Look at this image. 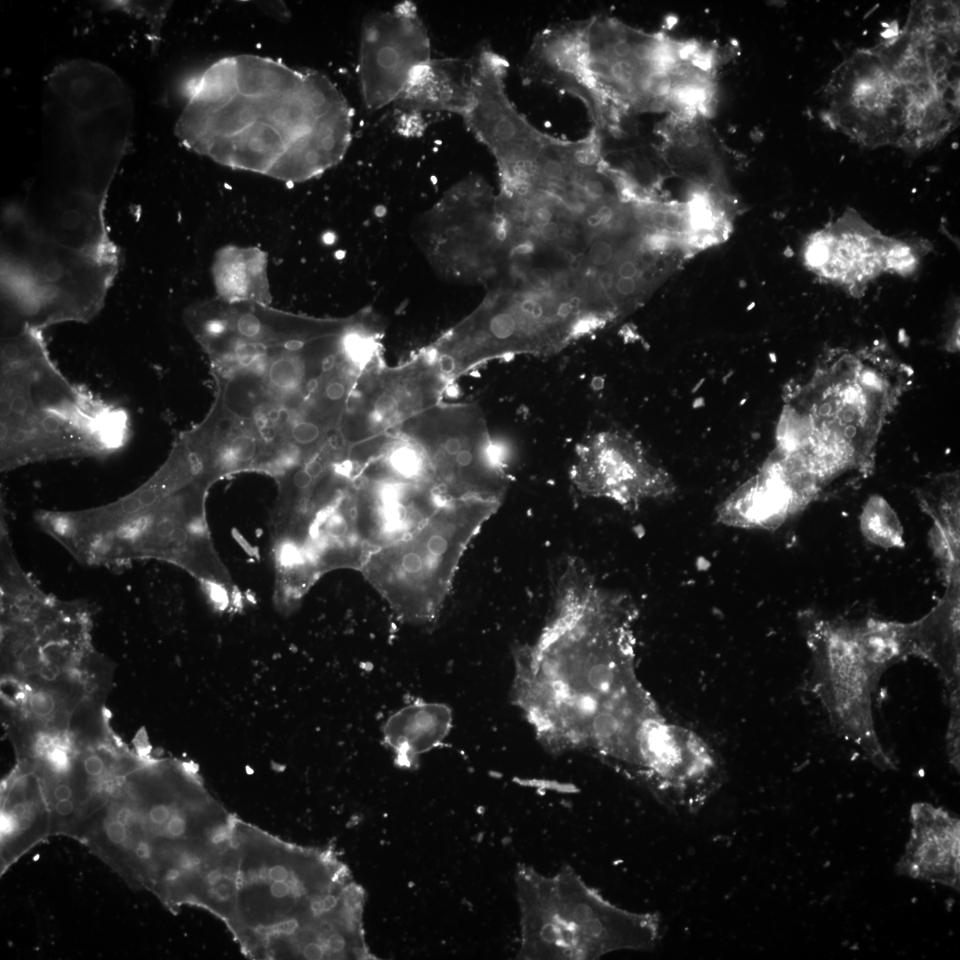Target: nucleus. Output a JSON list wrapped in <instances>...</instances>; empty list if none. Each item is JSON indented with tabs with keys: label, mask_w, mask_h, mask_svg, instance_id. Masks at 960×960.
<instances>
[{
	"label": "nucleus",
	"mask_w": 960,
	"mask_h": 960,
	"mask_svg": "<svg viewBox=\"0 0 960 960\" xmlns=\"http://www.w3.org/2000/svg\"><path fill=\"white\" fill-rule=\"evenodd\" d=\"M183 93L175 135L231 168L301 182L338 164L352 139V109L326 76L268 57L220 59Z\"/></svg>",
	"instance_id": "obj_1"
},
{
	"label": "nucleus",
	"mask_w": 960,
	"mask_h": 960,
	"mask_svg": "<svg viewBox=\"0 0 960 960\" xmlns=\"http://www.w3.org/2000/svg\"><path fill=\"white\" fill-rule=\"evenodd\" d=\"M145 483L102 506L77 510L73 531L92 566L122 569L156 559L185 570L200 582L231 594L230 575L213 546L205 500L214 484L181 436Z\"/></svg>",
	"instance_id": "obj_2"
},
{
	"label": "nucleus",
	"mask_w": 960,
	"mask_h": 960,
	"mask_svg": "<svg viewBox=\"0 0 960 960\" xmlns=\"http://www.w3.org/2000/svg\"><path fill=\"white\" fill-rule=\"evenodd\" d=\"M0 362L2 471L50 460L102 459L126 445V411L69 381L52 361L42 331L2 332Z\"/></svg>",
	"instance_id": "obj_3"
},
{
	"label": "nucleus",
	"mask_w": 960,
	"mask_h": 960,
	"mask_svg": "<svg viewBox=\"0 0 960 960\" xmlns=\"http://www.w3.org/2000/svg\"><path fill=\"white\" fill-rule=\"evenodd\" d=\"M584 64L599 132L645 113L700 115L715 92L713 53L693 43L646 32L620 20L585 19Z\"/></svg>",
	"instance_id": "obj_4"
},
{
	"label": "nucleus",
	"mask_w": 960,
	"mask_h": 960,
	"mask_svg": "<svg viewBox=\"0 0 960 960\" xmlns=\"http://www.w3.org/2000/svg\"><path fill=\"white\" fill-rule=\"evenodd\" d=\"M829 105L841 130L865 147L917 153L955 128L959 98L948 84L880 44L835 70Z\"/></svg>",
	"instance_id": "obj_5"
},
{
	"label": "nucleus",
	"mask_w": 960,
	"mask_h": 960,
	"mask_svg": "<svg viewBox=\"0 0 960 960\" xmlns=\"http://www.w3.org/2000/svg\"><path fill=\"white\" fill-rule=\"evenodd\" d=\"M1 261L2 331H42L64 322L85 323L101 309L118 269L114 244L78 248L33 229L11 210Z\"/></svg>",
	"instance_id": "obj_6"
},
{
	"label": "nucleus",
	"mask_w": 960,
	"mask_h": 960,
	"mask_svg": "<svg viewBox=\"0 0 960 960\" xmlns=\"http://www.w3.org/2000/svg\"><path fill=\"white\" fill-rule=\"evenodd\" d=\"M516 884L521 959H597L618 950H651L659 941L656 914L612 904L570 866L544 876L518 865Z\"/></svg>",
	"instance_id": "obj_7"
},
{
	"label": "nucleus",
	"mask_w": 960,
	"mask_h": 960,
	"mask_svg": "<svg viewBox=\"0 0 960 960\" xmlns=\"http://www.w3.org/2000/svg\"><path fill=\"white\" fill-rule=\"evenodd\" d=\"M892 404V388L881 371L856 355H841L817 369L798 408L787 409L781 447L812 476L828 477L869 455Z\"/></svg>",
	"instance_id": "obj_8"
},
{
	"label": "nucleus",
	"mask_w": 960,
	"mask_h": 960,
	"mask_svg": "<svg viewBox=\"0 0 960 960\" xmlns=\"http://www.w3.org/2000/svg\"><path fill=\"white\" fill-rule=\"evenodd\" d=\"M500 504L447 500L412 530L366 555L360 569L398 620L423 625L436 620L464 552Z\"/></svg>",
	"instance_id": "obj_9"
},
{
	"label": "nucleus",
	"mask_w": 960,
	"mask_h": 960,
	"mask_svg": "<svg viewBox=\"0 0 960 960\" xmlns=\"http://www.w3.org/2000/svg\"><path fill=\"white\" fill-rule=\"evenodd\" d=\"M812 683L836 728L883 770L893 768L877 738L872 693L882 674L910 654L905 624L869 620L820 623L811 631Z\"/></svg>",
	"instance_id": "obj_10"
},
{
	"label": "nucleus",
	"mask_w": 960,
	"mask_h": 960,
	"mask_svg": "<svg viewBox=\"0 0 960 960\" xmlns=\"http://www.w3.org/2000/svg\"><path fill=\"white\" fill-rule=\"evenodd\" d=\"M429 60V38L412 2L366 18L358 62L365 108L375 111L395 102L413 70Z\"/></svg>",
	"instance_id": "obj_11"
},
{
	"label": "nucleus",
	"mask_w": 960,
	"mask_h": 960,
	"mask_svg": "<svg viewBox=\"0 0 960 960\" xmlns=\"http://www.w3.org/2000/svg\"><path fill=\"white\" fill-rule=\"evenodd\" d=\"M570 479L583 495L633 508L669 491L668 477L625 433H595L576 447Z\"/></svg>",
	"instance_id": "obj_12"
},
{
	"label": "nucleus",
	"mask_w": 960,
	"mask_h": 960,
	"mask_svg": "<svg viewBox=\"0 0 960 960\" xmlns=\"http://www.w3.org/2000/svg\"><path fill=\"white\" fill-rule=\"evenodd\" d=\"M896 240L882 236L850 212L806 242V266L831 282L851 288L864 285L888 263Z\"/></svg>",
	"instance_id": "obj_13"
},
{
	"label": "nucleus",
	"mask_w": 960,
	"mask_h": 960,
	"mask_svg": "<svg viewBox=\"0 0 960 960\" xmlns=\"http://www.w3.org/2000/svg\"><path fill=\"white\" fill-rule=\"evenodd\" d=\"M585 20L548 26L539 32L521 66L526 84L548 86L579 100L591 119L596 100L584 65Z\"/></svg>",
	"instance_id": "obj_14"
},
{
	"label": "nucleus",
	"mask_w": 960,
	"mask_h": 960,
	"mask_svg": "<svg viewBox=\"0 0 960 960\" xmlns=\"http://www.w3.org/2000/svg\"><path fill=\"white\" fill-rule=\"evenodd\" d=\"M909 840L896 865L900 875L959 890L960 821L941 807L916 803Z\"/></svg>",
	"instance_id": "obj_15"
},
{
	"label": "nucleus",
	"mask_w": 960,
	"mask_h": 960,
	"mask_svg": "<svg viewBox=\"0 0 960 960\" xmlns=\"http://www.w3.org/2000/svg\"><path fill=\"white\" fill-rule=\"evenodd\" d=\"M654 132L667 169L689 180L692 195L725 196L719 155L706 116L669 115Z\"/></svg>",
	"instance_id": "obj_16"
},
{
	"label": "nucleus",
	"mask_w": 960,
	"mask_h": 960,
	"mask_svg": "<svg viewBox=\"0 0 960 960\" xmlns=\"http://www.w3.org/2000/svg\"><path fill=\"white\" fill-rule=\"evenodd\" d=\"M452 727V712L442 702L417 699L391 714L381 728L382 741L396 767L413 770L422 755L440 748Z\"/></svg>",
	"instance_id": "obj_17"
},
{
	"label": "nucleus",
	"mask_w": 960,
	"mask_h": 960,
	"mask_svg": "<svg viewBox=\"0 0 960 960\" xmlns=\"http://www.w3.org/2000/svg\"><path fill=\"white\" fill-rule=\"evenodd\" d=\"M472 58L429 60L417 67L395 103L410 112L446 111L461 116L471 100Z\"/></svg>",
	"instance_id": "obj_18"
},
{
	"label": "nucleus",
	"mask_w": 960,
	"mask_h": 960,
	"mask_svg": "<svg viewBox=\"0 0 960 960\" xmlns=\"http://www.w3.org/2000/svg\"><path fill=\"white\" fill-rule=\"evenodd\" d=\"M950 592L926 617L916 621L915 654L941 673L950 692L951 716L959 715L958 596Z\"/></svg>",
	"instance_id": "obj_19"
},
{
	"label": "nucleus",
	"mask_w": 960,
	"mask_h": 960,
	"mask_svg": "<svg viewBox=\"0 0 960 960\" xmlns=\"http://www.w3.org/2000/svg\"><path fill=\"white\" fill-rule=\"evenodd\" d=\"M267 254L258 248L228 246L217 252L212 276L217 293L229 303L271 300L267 277Z\"/></svg>",
	"instance_id": "obj_20"
},
{
	"label": "nucleus",
	"mask_w": 960,
	"mask_h": 960,
	"mask_svg": "<svg viewBox=\"0 0 960 960\" xmlns=\"http://www.w3.org/2000/svg\"><path fill=\"white\" fill-rule=\"evenodd\" d=\"M171 1H131L114 0L104 2L103 5L109 10H116L143 19L148 25L150 35L149 40L155 49L161 38V28L172 6Z\"/></svg>",
	"instance_id": "obj_21"
},
{
	"label": "nucleus",
	"mask_w": 960,
	"mask_h": 960,
	"mask_svg": "<svg viewBox=\"0 0 960 960\" xmlns=\"http://www.w3.org/2000/svg\"><path fill=\"white\" fill-rule=\"evenodd\" d=\"M58 702L52 693L46 691L31 692L28 698V708L37 719L45 720L53 716Z\"/></svg>",
	"instance_id": "obj_22"
},
{
	"label": "nucleus",
	"mask_w": 960,
	"mask_h": 960,
	"mask_svg": "<svg viewBox=\"0 0 960 960\" xmlns=\"http://www.w3.org/2000/svg\"><path fill=\"white\" fill-rule=\"evenodd\" d=\"M615 253V244L612 240L600 238L594 241L589 246L588 260L593 267L604 268L612 260L618 259Z\"/></svg>",
	"instance_id": "obj_23"
},
{
	"label": "nucleus",
	"mask_w": 960,
	"mask_h": 960,
	"mask_svg": "<svg viewBox=\"0 0 960 960\" xmlns=\"http://www.w3.org/2000/svg\"><path fill=\"white\" fill-rule=\"evenodd\" d=\"M554 280L550 272L544 268H535L526 275L528 289L535 292L552 290Z\"/></svg>",
	"instance_id": "obj_24"
},
{
	"label": "nucleus",
	"mask_w": 960,
	"mask_h": 960,
	"mask_svg": "<svg viewBox=\"0 0 960 960\" xmlns=\"http://www.w3.org/2000/svg\"><path fill=\"white\" fill-rule=\"evenodd\" d=\"M374 410L380 417L390 418L397 412L398 403L393 396L383 393L376 399Z\"/></svg>",
	"instance_id": "obj_25"
},
{
	"label": "nucleus",
	"mask_w": 960,
	"mask_h": 960,
	"mask_svg": "<svg viewBox=\"0 0 960 960\" xmlns=\"http://www.w3.org/2000/svg\"><path fill=\"white\" fill-rule=\"evenodd\" d=\"M83 769L89 777L100 778L106 772L107 766L100 756L90 754L83 759Z\"/></svg>",
	"instance_id": "obj_26"
},
{
	"label": "nucleus",
	"mask_w": 960,
	"mask_h": 960,
	"mask_svg": "<svg viewBox=\"0 0 960 960\" xmlns=\"http://www.w3.org/2000/svg\"><path fill=\"white\" fill-rule=\"evenodd\" d=\"M255 3V2H254ZM255 4L259 8L265 12L268 15L272 16L280 20H287L290 17L289 10L286 5L280 1H260L256 2Z\"/></svg>",
	"instance_id": "obj_27"
},
{
	"label": "nucleus",
	"mask_w": 960,
	"mask_h": 960,
	"mask_svg": "<svg viewBox=\"0 0 960 960\" xmlns=\"http://www.w3.org/2000/svg\"><path fill=\"white\" fill-rule=\"evenodd\" d=\"M396 467L404 473H412L416 468L417 457L410 450L402 449L394 456Z\"/></svg>",
	"instance_id": "obj_28"
},
{
	"label": "nucleus",
	"mask_w": 960,
	"mask_h": 960,
	"mask_svg": "<svg viewBox=\"0 0 960 960\" xmlns=\"http://www.w3.org/2000/svg\"><path fill=\"white\" fill-rule=\"evenodd\" d=\"M400 123V131L404 133L420 134L422 132L423 123L420 120L418 113L410 112L405 115Z\"/></svg>",
	"instance_id": "obj_29"
},
{
	"label": "nucleus",
	"mask_w": 960,
	"mask_h": 960,
	"mask_svg": "<svg viewBox=\"0 0 960 960\" xmlns=\"http://www.w3.org/2000/svg\"><path fill=\"white\" fill-rule=\"evenodd\" d=\"M540 238L545 243H552L556 241L562 232V227L556 221H551L548 225L538 229Z\"/></svg>",
	"instance_id": "obj_30"
},
{
	"label": "nucleus",
	"mask_w": 960,
	"mask_h": 960,
	"mask_svg": "<svg viewBox=\"0 0 960 960\" xmlns=\"http://www.w3.org/2000/svg\"><path fill=\"white\" fill-rule=\"evenodd\" d=\"M324 394L329 400L338 401L345 396L346 387L340 381L332 380L326 385Z\"/></svg>",
	"instance_id": "obj_31"
},
{
	"label": "nucleus",
	"mask_w": 960,
	"mask_h": 960,
	"mask_svg": "<svg viewBox=\"0 0 960 960\" xmlns=\"http://www.w3.org/2000/svg\"><path fill=\"white\" fill-rule=\"evenodd\" d=\"M74 791L68 782L60 781L52 788V798L55 801L72 799Z\"/></svg>",
	"instance_id": "obj_32"
},
{
	"label": "nucleus",
	"mask_w": 960,
	"mask_h": 960,
	"mask_svg": "<svg viewBox=\"0 0 960 960\" xmlns=\"http://www.w3.org/2000/svg\"><path fill=\"white\" fill-rule=\"evenodd\" d=\"M75 803L72 799L55 801L53 810L60 817H68L75 811Z\"/></svg>",
	"instance_id": "obj_33"
},
{
	"label": "nucleus",
	"mask_w": 960,
	"mask_h": 960,
	"mask_svg": "<svg viewBox=\"0 0 960 960\" xmlns=\"http://www.w3.org/2000/svg\"><path fill=\"white\" fill-rule=\"evenodd\" d=\"M327 443L333 450H340L345 445V437L339 429H332L327 435Z\"/></svg>",
	"instance_id": "obj_34"
},
{
	"label": "nucleus",
	"mask_w": 960,
	"mask_h": 960,
	"mask_svg": "<svg viewBox=\"0 0 960 960\" xmlns=\"http://www.w3.org/2000/svg\"><path fill=\"white\" fill-rule=\"evenodd\" d=\"M463 447L465 446L462 441H460V438L454 436L448 437L444 446L445 452L449 456L453 458Z\"/></svg>",
	"instance_id": "obj_35"
},
{
	"label": "nucleus",
	"mask_w": 960,
	"mask_h": 960,
	"mask_svg": "<svg viewBox=\"0 0 960 960\" xmlns=\"http://www.w3.org/2000/svg\"><path fill=\"white\" fill-rule=\"evenodd\" d=\"M439 368L444 374H450L456 369V362L454 357L449 354H443L439 357Z\"/></svg>",
	"instance_id": "obj_36"
}]
</instances>
